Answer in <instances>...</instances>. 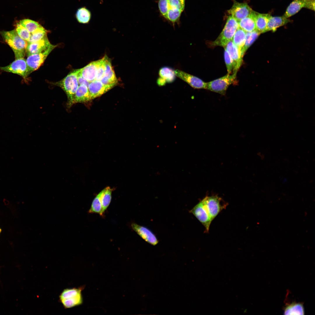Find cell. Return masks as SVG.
Wrapping results in <instances>:
<instances>
[{
    "mask_svg": "<svg viewBox=\"0 0 315 315\" xmlns=\"http://www.w3.org/2000/svg\"><path fill=\"white\" fill-rule=\"evenodd\" d=\"M106 56L98 60L97 74L95 80H100L104 74Z\"/></svg>",
    "mask_w": 315,
    "mask_h": 315,
    "instance_id": "obj_35",
    "label": "cell"
},
{
    "mask_svg": "<svg viewBox=\"0 0 315 315\" xmlns=\"http://www.w3.org/2000/svg\"><path fill=\"white\" fill-rule=\"evenodd\" d=\"M253 10L246 3H239L234 0L233 5L228 11L238 22L249 15Z\"/></svg>",
    "mask_w": 315,
    "mask_h": 315,
    "instance_id": "obj_9",
    "label": "cell"
},
{
    "mask_svg": "<svg viewBox=\"0 0 315 315\" xmlns=\"http://www.w3.org/2000/svg\"><path fill=\"white\" fill-rule=\"evenodd\" d=\"M256 12L253 10L248 16L238 22L239 27L246 32H251L256 30L255 21Z\"/></svg>",
    "mask_w": 315,
    "mask_h": 315,
    "instance_id": "obj_16",
    "label": "cell"
},
{
    "mask_svg": "<svg viewBox=\"0 0 315 315\" xmlns=\"http://www.w3.org/2000/svg\"><path fill=\"white\" fill-rule=\"evenodd\" d=\"M52 45L49 42L47 36L36 42H27L26 54L28 56L40 53L46 50Z\"/></svg>",
    "mask_w": 315,
    "mask_h": 315,
    "instance_id": "obj_13",
    "label": "cell"
},
{
    "mask_svg": "<svg viewBox=\"0 0 315 315\" xmlns=\"http://www.w3.org/2000/svg\"><path fill=\"white\" fill-rule=\"evenodd\" d=\"M224 59L228 74H230L233 69L232 60L229 54L225 49Z\"/></svg>",
    "mask_w": 315,
    "mask_h": 315,
    "instance_id": "obj_38",
    "label": "cell"
},
{
    "mask_svg": "<svg viewBox=\"0 0 315 315\" xmlns=\"http://www.w3.org/2000/svg\"><path fill=\"white\" fill-rule=\"evenodd\" d=\"M290 20L284 16L273 17L270 16L267 25V32H275L279 27L283 26L290 22Z\"/></svg>",
    "mask_w": 315,
    "mask_h": 315,
    "instance_id": "obj_17",
    "label": "cell"
},
{
    "mask_svg": "<svg viewBox=\"0 0 315 315\" xmlns=\"http://www.w3.org/2000/svg\"><path fill=\"white\" fill-rule=\"evenodd\" d=\"M157 83L159 86H163L165 85L166 83V81L163 79L159 77L157 80Z\"/></svg>",
    "mask_w": 315,
    "mask_h": 315,
    "instance_id": "obj_42",
    "label": "cell"
},
{
    "mask_svg": "<svg viewBox=\"0 0 315 315\" xmlns=\"http://www.w3.org/2000/svg\"><path fill=\"white\" fill-rule=\"evenodd\" d=\"M202 201L212 220L227 206L221 204V199L217 196H206Z\"/></svg>",
    "mask_w": 315,
    "mask_h": 315,
    "instance_id": "obj_5",
    "label": "cell"
},
{
    "mask_svg": "<svg viewBox=\"0 0 315 315\" xmlns=\"http://www.w3.org/2000/svg\"><path fill=\"white\" fill-rule=\"evenodd\" d=\"M47 31L42 26L36 30L31 33L29 43H33L47 36Z\"/></svg>",
    "mask_w": 315,
    "mask_h": 315,
    "instance_id": "obj_30",
    "label": "cell"
},
{
    "mask_svg": "<svg viewBox=\"0 0 315 315\" xmlns=\"http://www.w3.org/2000/svg\"><path fill=\"white\" fill-rule=\"evenodd\" d=\"M76 17L78 21L80 23L83 24L88 23L91 17L90 11L85 7H83L78 9L76 14Z\"/></svg>",
    "mask_w": 315,
    "mask_h": 315,
    "instance_id": "obj_25",
    "label": "cell"
},
{
    "mask_svg": "<svg viewBox=\"0 0 315 315\" xmlns=\"http://www.w3.org/2000/svg\"><path fill=\"white\" fill-rule=\"evenodd\" d=\"M304 7L314 11L315 0H305Z\"/></svg>",
    "mask_w": 315,
    "mask_h": 315,
    "instance_id": "obj_40",
    "label": "cell"
},
{
    "mask_svg": "<svg viewBox=\"0 0 315 315\" xmlns=\"http://www.w3.org/2000/svg\"><path fill=\"white\" fill-rule=\"evenodd\" d=\"M100 80L104 85L110 89L114 86L117 82V81L110 80L104 76H103Z\"/></svg>",
    "mask_w": 315,
    "mask_h": 315,
    "instance_id": "obj_39",
    "label": "cell"
},
{
    "mask_svg": "<svg viewBox=\"0 0 315 315\" xmlns=\"http://www.w3.org/2000/svg\"><path fill=\"white\" fill-rule=\"evenodd\" d=\"M112 190L113 189L110 187L108 186L101 191L100 199L102 207L103 215L111 203L112 198L111 194Z\"/></svg>",
    "mask_w": 315,
    "mask_h": 315,
    "instance_id": "obj_21",
    "label": "cell"
},
{
    "mask_svg": "<svg viewBox=\"0 0 315 315\" xmlns=\"http://www.w3.org/2000/svg\"><path fill=\"white\" fill-rule=\"evenodd\" d=\"M79 69L77 75V78L79 84L80 85H84L86 86L88 88L90 83V82L87 81L80 74L79 72Z\"/></svg>",
    "mask_w": 315,
    "mask_h": 315,
    "instance_id": "obj_41",
    "label": "cell"
},
{
    "mask_svg": "<svg viewBox=\"0 0 315 315\" xmlns=\"http://www.w3.org/2000/svg\"><path fill=\"white\" fill-rule=\"evenodd\" d=\"M181 1L182 3L185 4V0H179Z\"/></svg>",
    "mask_w": 315,
    "mask_h": 315,
    "instance_id": "obj_43",
    "label": "cell"
},
{
    "mask_svg": "<svg viewBox=\"0 0 315 315\" xmlns=\"http://www.w3.org/2000/svg\"><path fill=\"white\" fill-rule=\"evenodd\" d=\"M237 73L228 74L222 77L206 83V89L225 95L229 86L236 82Z\"/></svg>",
    "mask_w": 315,
    "mask_h": 315,
    "instance_id": "obj_4",
    "label": "cell"
},
{
    "mask_svg": "<svg viewBox=\"0 0 315 315\" xmlns=\"http://www.w3.org/2000/svg\"><path fill=\"white\" fill-rule=\"evenodd\" d=\"M190 212L194 215L204 227L206 231L208 232L212 220L202 201L194 206Z\"/></svg>",
    "mask_w": 315,
    "mask_h": 315,
    "instance_id": "obj_8",
    "label": "cell"
},
{
    "mask_svg": "<svg viewBox=\"0 0 315 315\" xmlns=\"http://www.w3.org/2000/svg\"><path fill=\"white\" fill-rule=\"evenodd\" d=\"M168 3L169 9H176L182 11L184 10L185 4L182 3L179 0H168Z\"/></svg>",
    "mask_w": 315,
    "mask_h": 315,
    "instance_id": "obj_37",
    "label": "cell"
},
{
    "mask_svg": "<svg viewBox=\"0 0 315 315\" xmlns=\"http://www.w3.org/2000/svg\"><path fill=\"white\" fill-rule=\"evenodd\" d=\"M131 225L132 229L147 243L153 246L158 243L155 235L147 228L135 223H132Z\"/></svg>",
    "mask_w": 315,
    "mask_h": 315,
    "instance_id": "obj_12",
    "label": "cell"
},
{
    "mask_svg": "<svg viewBox=\"0 0 315 315\" xmlns=\"http://www.w3.org/2000/svg\"><path fill=\"white\" fill-rule=\"evenodd\" d=\"M174 71L168 66L162 67L159 71V77L164 80L166 83H172L175 80L176 76Z\"/></svg>",
    "mask_w": 315,
    "mask_h": 315,
    "instance_id": "obj_23",
    "label": "cell"
},
{
    "mask_svg": "<svg viewBox=\"0 0 315 315\" xmlns=\"http://www.w3.org/2000/svg\"><path fill=\"white\" fill-rule=\"evenodd\" d=\"M270 15L256 12L255 21L256 30L260 34L267 32V22Z\"/></svg>",
    "mask_w": 315,
    "mask_h": 315,
    "instance_id": "obj_18",
    "label": "cell"
},
{
    "mask_svg": "<svg viewBox=\"0 0 315 315\" xmlns=\"http://www.w3.org/2000/svg\"><path fill=\"white\" fill-rule=\"evenodd\" d=\"M230 55L233 62V73H237L240 68L242 61L241 50L233 42L232 40L229 42L224 47Z\"/></svg>",
    "mask_w": 315,
    "mask_h": 315,
    "instance_id": "obj_10",
    "label": "cell"
},
{
    "mask_svg": "<svg viewBox=\"0 0 315 315\" xmlns=\"http://www.w3.org/2000/svg\"><path fill=\"white\" fill-rule=\"evenodd\" d=\"M182 12L178 10L169 9L168 10L165 19L174 24L179 21Z\"/></svg>",
    "mask_w": 315,
    "mask_h": 315,
    "instance_id": "obj_32",
    "label": "cell"
},
{
    "mask_svg": "<svg viewBox=\"0 0 315 315\" xmlns=\"http://www.w3.org/2000/svg\"><path fill=\"white\" fill-rule=\"evenodd\" d=\"M56 46L52 45L43 52L27 56L26 61L29 74L41 65L48 55Z\"/></svg>",
    "mask_w": 315,
    "mask_h": 315,
    "instance_id": "obj_6",
    "label": "cell"
},
{
    "mask_svg": "<svg viewBox=\"0 0 315 315\" xmlns=\"http://www.w3.org/2000/svg\"><path fill=\"white\" fill-rule=\"evenodd\" d=\"M1 70L17 74L26 79L29 74L26 60L24 58L16 59L9 65L0 67Z\"/></svg>",
    "mask_w": 315,
    "mask_h": 315,
    "instance_id": "obj_7",
    "label": "cell"
},
{
    "mask_svg": "<svg viewBox=\"0 0 315 315\" xmlns=\"http://www.w3.org/2000/svg\"><path fill=\"white\" fill-rule=\"evenodd\" d=\"M174 71L176 76L186 82L192 87L197 89H206V83L198 77L178 69Z\"/></svg>",
    "mask_w": 315,
    "mask_h": 315,
    "instance_id": "obj_11",
    "label": "cell"
},
{
    "mask_svg": "<svg viewBox=\"0 0 315 315\" xmlns=\"http://www.w3.org/2000/svg\"><path fill=\"white\" fill-rule=\"evenodd\" d=\"M101 192L95 197L93 200L91 207L89 210V213H96L103 215L102 207L100 199Z\"/></svg>",
    "mask_w": 315,
    "mask_h": 315,
    "instance_id": "obj_28",
    "label": "cell"
},
{
    "mask_svg": "<svg viewBox=\"0 0 315 315\" xmlns=\"http://www.w3.org/2000/svg\"><path fill=\"white\" fill-rule=\"evenodd\" d=\"M98 60L92 62L84 67L80 69V75L90 82L95 80L97 72Z\"/></svg>",
    "mask_w": 315,
    "mask_h": 315,
    "instance_id": "obj_14",
    "label": "cell"
},
{
    "mask_svg": "<svg viewBox=\"0 0 315 315\" xmlns=\"http://www.w3.org/2000/svg\"><path fill=\"white\" fill-rule=\"evenodd\" d=\"M239 26L238 22L231 16L228 17L222 31L217 39L211 43L212 46L225 47L232 40Z\"/></svg>",
    "mask_w": 315,
    "mask_h": 315,
    "instance_id": "obj_3",
    "label": "cell"
},
{
    "mask_svg": "<svg viewBox=\"0 0 315 315\" xmlns=\"http://www.w3.org/2000/svg\"><path fill=\"white\" fill-rule=\"evenodd\" d=\"M304 310L303 304L293 302L287 305L285 307L284 314L285 315H303Z\"/></svg>",
    "mask_w": 315,
    "mask_h": 315,
    "instance_id": "obj_22",
    "label": "cell"
},
{
    "mask_svg": "<svg viewBox=\"0 0 315 315\" xmlns=\"http://www.w3.org/2000/svg\"><path fill=\"white\" fill-rule=\"evenodd\" d=\"M1 229L0 228V233L1 232Z\"/></svg>",
    "mask_w": 315,
    "mask_h": 315,
    "instance_id": "obj_44",
    "label": "cell"
},
{
    "mask_svg": "<svg viewBox=\"0 0 315 315\" xmlns=\"http://www.w3.org/2000/svg\"><path fill=\"white\" fill-rule=\"evenodd\" d=\"M15 29L19 36L22 38L27 42L29 41L31 33L24 27L18 23Z\"/></svg>",
    "mask_w": 315,
    "mask_h": 315,
    "instance_id": "obj_34",
    "label": "cell"
},
{
    "mask_svg": "<svg viewBox=\"0 0 315 315\" xmlns=\"http://www.w3.org/2000/svg\"><path fill=\"white\" fill-rule=\"evenodd\" d=\"M18 23L24 27L30 33L42 26L37 22L29 19H23Z\"/></svg>",
    "mask_w": 315,
    "mask_h": 315,
    "instance_id": "obj_29",
    "label": "cell"
},
{
    "mask_svg": "<svg viewBox=\"0 0 315 315\" xmlns=\"http://www.w3.org/2000/svg\"><path fill=\"white\" fill-rule=\"evenodd\" d=\"M113 80L117 81L114 71L112 68L111 61L106 56L104 76Z\"/></svg>",
    "mask_w": 315,
    "mask_h": 315,
    "instance_id": "obj_33",
    "label": "cell"
},
{
    "mask_svg": "<svg viewBox=\"0 0 315 315\" xmlns=\"http://www.w3.org/2000/svg\"><path fill=\"white\" fill-rule=\"evenodd\" d=\"M158 6L160 13L166 18L169 10L168 0H159Z\"/></svg>",
    "mask_w": 315,
    "mask_h": 315,
    "instance_id": "obj_36",
    "label": "cell"
},
{
    "mask_svg": "<svg viewBox=\"0 0 315 315\" xmlns=\"http://www.w3.org/2000/svg\"><path fill=\"white\" fill-rule=\"evenodd\" d=\"M1 33L4 41L13 51L15 59L24 58L26 53L27 41L19 36L15 29L2 31Z\"/></svg>",
    "mask_w": 315,
    "mask_h": 315,
    "instance_id": "obj_1",
    "label": "cell"
},
{
    "mask_svg": "<svg viewBox=\"0 0 315 315\" xmlns=\"http://www.w3.org/2000/svg\"><path fill=\"white\" fill-rule=\"evenodd\" d=\"M260 34L256 30L251 32H246L245 43L243 48L241 50V55L243 57L246 51Z\"/></svg>",
    "mask_w": 315,
    "mask_h": 315,
    "instance_id": "obj_26",
    "label": "cell"
},
{
    "mask_svg": "<svg viewBox=\"0 0 315 315\" xmlns=\"http://www.w3.org/2000/svg\"><path fill=\"white\" fill-rule=\"evenodd\" d=\"M92 99L88 87L85 85H80L75 94L73 104L85 102Z\"/></svg>",
    "mask_w": 315,
    "mask_h": 315,
    "instance_id": "obj_19",
    "label": "cell"
},
{
    "mask_svg": "<svg viewBox=\"0 0 315 315\" xmlns=\"http://www.w3.org/2000/svg\"><path fill=\"white\" fill-rule=\"evenodd\" d=\"M82 289L74 288L66 289L63 290L60 295V300L71 298L81 294Z\"/></svg>",
    "mask_w": 315,
    "mask_h": 315,
    "instance_id": "obj_31",
    "label": "cell"
},
{
    "mask_svg": "<svg viewBox=\"0 0 315 315\" xmlns=\"http://www.w3.org/2000/svg\"><path fill=\"white\" fill-rule=\"evenodd\" d=\"M88 88L92 99L101 95L110 89L100 80H96L90 82Z\"/></svg>",
    "mask_w": 315,
    "mask_h": 315,
    "instance_id": "obj_15",
    "label": "cell"
},
{
    "mask_svg": "<svg viewBox=\"0 0 315 315\" xmlns=\"http://www.w3.org/2000/svg\"><path fill=\"white\" fill-rule=\"evenodd\" d=\"M79 69L74 71L61 80L54 83L65 92L68 98V105L70 107L74 104L76 92L78 87L77 75Z\"/></svg>",
    "mask_w": 315,
    "mask_h": 315,
    "instance_id": "obj_2",
    "label": "cell"
},
{
    "mask_svg": "<svg viewBox=\"0 0 315 315\" xmlns=\"http://www.w3.org/2000/svg\"><path fill=\"white\" fill-rule=\"evenodd\" d=\"M60 301L65 308H69L82 304L83 298L81 294L71 298L62 300Z\"/></svg>",
    "mask_w": 315,
    "mask_h": 315,
    "instance_id": "obj_27",
    "label": "cell"
},
{
    "mask_svg": "<svg viewBox=\"0 0 315 315\" xmlns=\"http://www.w3.org/2000/svg\"><path fill=\"white\" fill-rule=\"evenodd\" d=\"M246 36V32L239 27L232 38L233 42L239 48L241 51L244 46Z\"/></svg>",
    "mask_w": 315,
    "mask_h": 315,
    "instance_id": "obj_24",
    "label": "cell"
},
{
    "mask_svg": "<svg viewBox=\"0 0 315 315\" xmlns=\"http://www.w3.org/2000/svg\"><path fill=\"white\" fill-rule=\"evenodd\" d=\"M305 0H293L288 7L283 16L288 18L296 14L304 7Z\"/></svg>",
    "mask_w": 315,
    "mask_h": 315,
    "instance_id": "obj_20",
    "label": "cell"
}]
</instances>
